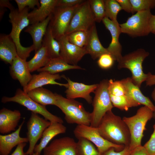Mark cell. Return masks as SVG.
Instances as JSON below:
<instances>
[{
    "mask_svg": "<svg viewBox=\"0 0 155 155\" xmlns=\"http://www.w3.org/2000/svg\"><path fill=\"white\" fill-rule=\"evenodd\" d=\"M97 128L100 135L109 142L125 146L129 145L131 136L127 126L120 117L112 111L106 113Z\"/></svg>",
    "mask_w": 155,
    "mask_h": 155,
    "instance_id": "1",
    "label": "cell"
},
{
    "mask_svg": "<svg viewBox=\"0 0 155 155\" xmlns=\"http://www.w3.org/2000/svg\"><path fill=\"white\" fill-rule=\"evenodd\" d=\"M29 9L28 7H26L20 12L14 8L10 10L9 15V21L12 25L11 30L9 34L16 45L18 56L25 60L29 57L30 53L34 50L33 45L24 47L22 45L20 42L21 31L30 24L28 18Z\"/></svg>",
    "mask_w": 155,
    "mask_h": 155,
    "instance_id": "2",
    "label": "cell"
},
{
    "mask_svg": "<svg viewBox=\"0 0 155 155\" xmlns=\"http://www.w3.org/2000/svg\"><path fill=\"white\" fill-rule=\"evenodd\" d=\"M56 106L64 114L65 119L69 124L90 126L91 113L86 111L82 104L74 99H69L55 93Z\"/></svg>",
    "mask_w": 155,
    "mask_h": 155,
    "instance_id": "3",
    "label": "cell"
},
{
    "mask_svg": "<svg viewBox=\"0 0 155 155\" xmlns=\"http://www.w3.org/2000/svg\"><path fill=\"white\" fill-rule=\"evenodd\" d=\"M153 112L148 107L144 106L139 108L134 115L122 118L130 133L131 142L129 147L131 150L142 145L141 141L146 125L153 117Z\"/></svg>",
    "mask_w": 155,
    "mask_h": 155,
    "instance_id": "4",
    "label": "cell"
},
{
    "mask_svg": "<svg viewBox=\"0 0 155 155\" xmlns=\"http://www.w3.org/2000/svg\"><path fill=\"white\" fill-rule=\"evenodd\" d=\"M149 55L148 52L140 48L123 56L118 62V68L129 69L132 74V82L139 88L148 77V73H145L143 71L142 64Z\"/></svg>",
    "mask_w": 155,
    "mask_h": 155,
    "instance_id": "5",
    "label": "cell"
},
{
    "mask_svg": "<svg viewBox=\"0 0 155 155\" xmlns=\"http://www.w3.org/2000/svg\"><path fill=\"white\" fill-rule=\"evenodd\" d=\"M108 80H103L99 84L95 91L92 101L93 110L91 113L90 126L97 127L102 118L108 111L114 107L108 90Z\"/></svg>",
    "mask_w": 155,
    "mask_h": 155,
    "instance_id": "6",
    "label": "cell"
},
{
    "mask_svg": "<svg viewBox=\"0 0 155 155\" xmlns=\"http://www.w3.org/2000/svg\"><path fill=\"white\" fill-rule=\"evenodd\" d=\"M152 15L150 10L137 12L120 24L121 33L133 38L148 35L150 33V21Z\"/></svg>",
    "mask_w": 155,
    "mask_h": 155,
    "instance_id": "7",
    "label": "cell"
},
{
    "mask_svg": "<svg viewBox=\"0 0 155 155\" xmlns=\"http://www.w3.org/2000/svg\"><path fill=\"white\" fill-rule=\"evenodd\" d=\"M1 102L4 103L9 102L17 103L25 106L31 112L41 115L51 123L58 122L62 123H63L61 118L51 113L47 110L45 106L34 101L29 97L27 93L20 88L17 89L15 95L13 97H3Z\"/></svg>",
    "mask_w": 155,
    "mask_h": 155,
    "instance_id": "8",
    "label": "cell"
},
{
    "mask_svg": "<svg viewBox=\"0 0 155 155\" xmlns=\"http://www.w3.org/2000/svg\"><path fill=\"white\" fill-rule=\"evenodd\" d=\"M76 137L86 138L96 146L99 152L104 154L109 150L114 148L119 152L124 149L125 146L112 143L103 138L100 134L97 127L84 125H78L73 130Z\"/></svg>",
    "mask_w": 155,
    "mask_h": 155,
    "instance_id": "9",
    "label": "cell"
},
{
    "mask_svg": "<svg viewBox=\"0 0 155 155\" xmlns=\"http://www.w3.org/2000/svg\"><path fill=\"white\" fill-rule=\"evenodd\" d=\"M95 22L89 1L85 0L75 10L65 35L77 31H89Z\"/></svg>",
    "mask_w": 155,
    "mask_h": 155,
    "instance_id": "10",
    "label": "cell"
},
{
    "mask_svg": "<svg viewBox=\"0 0 155 155\" xmlns=\"http://www.w3.org/2000/svg\"><path fill=\"white\" fill-rule=\"evenodd\" d=\"M80 4L69 8L56 7L55 9L49 24L57 40L65 36L73 14Z\"/></svg>",
    "mask_w": 155,
    "mask_h": 155,
    "instance_id": "11",
    "label": "cell"
},
{
    "mask_svg": "<svg viewBox=\"0 0 155 155\" xmlns=\"http://www.w3.org/2000/svg\"><path fill=\"white\" fill-rule=\"evenodd\" d=\"M51 123L50 121L40 117L38 114L31 112L27 123V137L29 146L25 152L26 155H32L34 153L37 142L42 138L44 131Z\"/></svg>",
    "mask_w": 155,
    "mask_h": 155,
    "instance_id": "12",
    "label": "cell"
},
{
    "mask_svg": "<svg viewBox=\"0 0 155 155\" xmlns=\"http://www.w3.org/2000/svg\"><path fill=\"white\" fill-rule=\"evenodd\" d=\"M76 143L69 137L55 139L43 149V155H76Z\"/></svg>",
    "mask_w": 155,
    "mask_h": 155,
    "instance_id": "13",
    "label": "cell"
},
{
    "mask_svg": "<svg viewBox=\"0 0 155 155\" xmlns=\"http://www.w3.org/2000/svg\"><path fill=\"white\" fill-rule=\"evenodd\" d=\"M58 41L60 44V57L70 65H77L84 56L88 54L84 47H80L71 43L65 36Z\"/></svg>",
    "mask_w": 155,
    "mask_h": 155,
    "instance_id": "14",
    "label": "cell"
},
{
    "mask_svg": "<svg viewBox=\"0 0 155 155\" xmlns=\"http://www.w3.org/2000/svg\"><path fill=\"white\" fill-rule=\"evenodd\" d=\"M102 21L106 28L110 32L111 36V42L106 49L115 61L118 62L123 56L122 46L119 41V36L121 33L120 24L118 22H114L106 17Z\"/></svg>",
    "mask_w": 155,
    "mask_h": 155,
    "instance_id": "15",
    "label": "cell"
},
{
    "mask_svg": "<svg viewBox=\"0 0 155 155\" xmlns=\"http://www.w3.org/2000/svg\"><path fill=\"white\" fill-rule=\"evenodd\" d=\"M63 78L67 80L68 84L65 91L67 98L74 99L77 98H82L88 103H92V98L90 94L94 92L98 84L86 85L72 81L64 75Z\"/></svg>",
    "mask_w": 155,
    "mask_h": 155,
    "instance_id": "16",
    "label": "cell"
},
{
    "mask_svg": "<svg viewBox=\"0 0 155 155\" xmlns=\"http://www.w3.org/2000/svg\"><path fill=\"white\" fill-rule=\"evenodd\" d=\"M64 76V75H60L58 73L52 74L45 71L40 72L38 74L32 75L31 80L28 84L23 88V90L27 93L33 89L48 84L56 85L67 88L68 86L67 83H60L56 81V80L63 78Z\"/></svg>",
    "mask_w": 155,
    "mask_h": 155,
    "instance_id": "17",
    "label": "cell"
},
{
    "mask_svg": "<svg viewBox=\"0 0 155 155\" xmlns=\"http://www.w3.org/2000/svg\"><path fill=\"white\" fill-rule=\"evenodd\" d=\"M9 71L12 78L18 80L23 88L28 84L32 77L26 60L18 56L11 65Z\"/></svg>",
    "mask_w": 155,
    "mask_h": 155,
    "instance_id": "18",
    "label": "cell"
},
{
    "mask_svg": "<svg viewBox=\"0 0 155 155\" xmlns=\"http://www.w3.org/2000/svg\"><path fill=\"white\" fill-rule=\"evenodd\" d=\"M25 122L24 119L13 133L6 135H0V155H8L12 149L22 143L28 142V138L21 137L20 133Z\"/></svg>",
    "mask_w": 155,
    "mask_h": 155,
    "instance_id": "19",
    "label": "cell"
},
{
    "mask_svg": "<svg viewBox=\"0 0 155 155\" xmlns=\"http://www.w3.org/2000/svg\"><path fill=\"white\" fill-rule=\"evenodd\" d=\"M21 118L19 111L3 108L0 111V133L4 134L16 131Z\"/></svg>",
    "mask_w": 155,
    "mask_h": 155,
    "instance_id": "20",
    "label": "cell"
},
{
    "mask_svg": "<svg viewBox=\"0 0 155 155\" xmlns=\"http://www.w3.org/2000/svg\"><path fill=\"white\" fill-rule=\"evenodd\" d=\"M57 0H39L40 7L29 13L30 24L41 22L51 15L56 7Z\"/></svg>",
    "mask_w": 155,
    "mask_h": 155,
    "instance_id": "21",
    "label": "cell"
},
{
    "mask_svg": "<svg viewBox=\"0 0 155 155\" xmlns=\"http://www.w3.org/2000/svg\"><path fill=\"white\" fill-rule=\"evenodd\" d=\"M121 80L125 88L126 94L140 105H144L149 108L153 112L155 111V106L148 97L143 94L140 88L133 83L131 78L127 77Z\"/></svg>",
    "mask_w": 155,
    "mask_h": 155,
    "instance_id": "22",
    "label": "cell"
},
{
    "mask_svg": "<svg viewBox=\"0 0 155 155\" xmlns=\"http://www.w3.org/2000/svg\"><path fill=\"white\" fill-rule=\"evenodd\" d=\"M51 17V14L41 22L29 26L24 31L31 35L35 53L42 46L43 38L46 32Z\"/></svg>",
    "mask_w": 155,
    "mask_h": 155,
    "instance_id": "23",
    "label": "cell"
},
{
    "mask_svg": "<svg viewBox=\"0 0 155 155\" xmlns=\"http://www.w3.org/2000/svg\"><path fill=\"white\" fill-rule=\"evenodd\" d=\"M16 45L9 34L0 35V58L5 63L12 64L18 56Z\"/></svg>",
    "mask_w": 155,
    "mask_h": 155,
    "instance_id": "24",
    "label": "cell"
},
{
    "mask_svg": "<svg viewBox=\"0 0 155 155\" xmlns=\"http://www.w3.org/2000/svg\"><path fill=\"white\" fill-rule=\"evenodd\" d=\"M66 130V127L63 123H51V125L44 131L40 142L35 146L34 152H37L40 155L42 150L47 146L53 138L58 134L65 133Z\"/></svg>",
    "mask_w": 155,
    "mask_h": 155,
    "instance_id": "25",
    "label": "cell"
},
{
    "mask_svg": "<svg viewBox=\"0 0 155 155\" xmlns=\"http://www.w3.org/2000/svg\"><path fill=\"white\" fill-rule=\"evenodd\" d=\"M84 47L88 54L90 55L94 60L98 58L104 54L109 53L106 48L103 46L99 40L95 24L90 30L87 43Z\"/></svg>",
    "mask_w": 155,
    "mask_h": 155,
    "instance_id": "26",
    "label": "cell"
},
{
    "mask_svg": "<svg viewBox=\"0 0 155 155\" xmlns=\"http://www.w3.org/2000/svg\"><path fill=\"white\" fill-rule=\"evenodd\" d=\"M72 69H84L78 65H73L68 64L60 57L56 58L49 59L45 65L37 71L39 72L45 71L52 74H56L61 72Z\"/></svg>",
    "mask_w": 155,
    "mask_h": 155,
    "instance_id": "27",
    "label": "cell"
},
{
    "mask_svg": "<svg viewBox=\"0 0 155 155\" xmlns=\"http://www.w3.org/2000/svg\"><path fill=\"white\" fill-rule=\"evenodd\" d=\"M29 97L34 101L44 106L49 105L56 106V96L49 90L42 87L33 89L27 93Z\"/></svg>",
    "mask_w": 155,
    "mask_h": 155,
    "instance_id": "28",
    "label": "cell"
},
{
    "mask_svg": "<svg viewBox=\"0 0 155 155\" xmlns=\"http://www.w3.org/2000/svg\"><path fill=\"white\" fill-rule=\"evenodd\" d=\"M42 44L46 48L49 58H54L60 57V42L53 36L49 24L43 38Z\"/></svg>",
    "mask_w": 155,
    "mask_h": 155,
    "instance_id": "29",
    "label": "cell"
},
{
    "mask_svg": "<svg viewBox=\"0 0 155 155\" xmlns=\"http://www.w3.org/2000/svg\"><path fill=\"white\" fill-rule=\"evenodd\" d=\"M49 59L46 48L42 44L41 47L35 53L33 58L27 61L30 72L37 71L44 67Z\"/></svg>",
    "mask_w": 155,
    "mask_h": 155,
    "instance_id": "30",
    "label": "cell"
},
{
    "mask_svg": "<svg viewBox=\"0 0 155 155\" xmlns=\"http://www.w3.org/2000/svg\"><path fill=\"white\" fill-rule=\"evenodd\" d=\"M76 143V155H105L99 151L94 145L84 138H78Z\"/></svg>",
    "mask_w": 155,
    "mask_h": 155,
    "instance_id": "31",
    "label": "cell"
},
{
    "mask_svg": "<svg viewBox=\"0 0 155 155\" xmlns=\"http://www.w3.org/2000/svg\"><path fill=\"white\" fill-rule=\"evenodd\" d=\"M110 96L113 107L121 110L127 111L130 108L140 105L126 94L117 96L110 95Z\"/></svg>",
    "mask_w": 155,
    "mask_h": 155,
    "instance_id": "32",
    "label": "cell"
},
{
    "mask_svg": "<svg viewBox=\"0 0 155 155\" xmlns=\"http://www.w3.org/2000/svg\"><path fill=\"white\" fill-rule=\"evenodd\" d=\"M89 31L90 30L77 31L66 34L65 36L70 42L83 48L87 44Z\"/></svg>",
    "mask_w": 155,
    "mask_h": 155,
    "instance_id": "33",
    "label": "cell"
},
{
    "mask_svg": "<svg viewBox=\"0 0 155 155\" xmlns=\"http://www.w3.org/2000/svg\"><path fill=\"white\" fill-rule=\"evenodd\" d=\"M95 22H100L106 17L104 1L89 0Z\"/></svg>",
    "mask_w": 155,
    "mask_h": 155,
    "instance_id": "34",
    "label": "cell"
},
{
    "mask_svg": "<svg viewBox=\"0 0 155 155\" xmlns=\"http://www.w3.org/2000/svg\"><path fill=\"white\" fill-rule=\"evenodd\" d=\"M104 1L105 16L115 22H118L117 16L119 12L122 10L116 0Z\"/></svg>",
    "mask_w": 155,
    "mask_h": 155,
    "instance_id": "35",
    "label": "cell"
},
{
    "mask_svg": "<svg viewBox=\"0 0 155 155\" xmlns=\"http://www.w3.org/2000/svg\"><path fill=\"white\" fill-rule=\"evenodd\" d=\"M133 12L150 10L155 8V0H130Z\"/></svg>",
    "mask_w": 155,
    "mask_h": 155,
    "instance_id": "36",
    "label": "cell"
},
{
    "mask_svg": "<svg viewBox=\"0 0 155 155\" xmlns=\"http://www.w3.org/2000/svg\"><path fill=\"white\" fill-rule=\"evenodd\" d=\"M108 90L110 95L117 96L126 94L125 88L121 80H108Z\"/></svg>",
    "mask_w": 155,
    "mask_h": 155,
    "instance_id": "37",
    "label": "cell"
},
{
    "mask_svg": "<svg viewBox=\"0 0 155 155\" xmlns=\"http://www.w3.org/2000/svg\"><path fill=\"white\" fill-rule=\"evenodd\" d=\"M115 61L112 56L108 53L104 54L99 58L97 63L100 68L104 69H107L113 66Z\"/></svg>",
    "mask_w": 155,
    "mask_h": 155,
    "instance_id": "38",
    "label": "cell"
},
{
    "mask_svg": "<svg viewBox=\"0 0 155 155\" xmlns=\"http://www.w3.org/2000/svg\"><path fill=\"white\" fill-rule=\"evenodd\" d=\"M18 7V10L21 11L25 8L28 7L30 9L34 8L36 6L39 7L40 5L38 0H15Z\"/></svg>",
    "mask_w": 155,
    "mask_h": 155,
    "instance_id": "39",
    "label": "cell"
},
{
    "mask_svg": "<svg viewBox=\"0 0 155 155\" xmlns=\"http://www.w3.org/2000/svg\"><path fill=\"white\" fill-rule=\"evenodd\" d=\"M150 138L143 146L149 155H155V123Z\"/></svg>",
    "mask_w": 155,
    "mask_h": 155,
    "instance_id": "40",
    "label": "cell"
},
{
    "mask_svg": "<svg viewBox=\"0 0 155 155\" xmlns=\"http://www.w3.org/2000/svg\"><path fill=\"white\" fill-rule=\"evenodd\" d=\"M85 1L83 0H58L56 7L62 8L71 7L82 3Z\"/></svg>",
    "mask_w": 155,
    "mask_h": 155,
    "instance_id": "41",
    "label": "cell"
},
{
    "mask_svg": "<svg viewBox=\"0 0 155 155\" xmlns=\"http://www.w3.org/2000/svg\"><path fill=\"white\" fill-rule=\"evenodd\" d=\"M132 150L130 148L129 146H125L123 149L119 152L116 151L114 148H111L106 152L104 154L105 155H130Z\"/></svg>",
    "mask_w": 155,
    "mask_h": 155,
    "instance_id": "42",
    "label": "cell"
},
{
    "mask_svg": "<svg viewBox=\"0 0 155 155\" xmlns=\"http://www.w3.org/2000/svg\"><path fill=\"white\" fill-rule=\"evenodd\" d=\"M122 10L128 13H133L132 5L130 0H116Z\"/></svg>",
    "mask_w": 155,
    "mask_h": 155,
    "instance_id": "43",
    "label": "cell"
},
{
    "mask_svg": "<svg viewBox=\"0 0 155 155\" xmlns=\"http://www.w3.org/2000/svg\"><path fill=\"white\" fill-rule=\"evenodd\" d=\"M130 155H149L144 146L137 147L133 149Z\"/></svg>",
    "mask_w": 155,
    "mask_h": 155,
    "instance_id": "44",
    "label": "cell"
},
{
    "mask_svg": "<svg viewBox=\"0 0 155 155\" xmlns=\"http://www.w3.org/2000/svg\"><path fill=\"white\" fill-rule=\"evenodd\" d=\"M26 145V143L19 144L13 152L10 155H26L24 151V149Z\"/></svg>",
    "mask_w": 155,
    "mask_h": 155,
    "instance_id": "45",
    "label": "cell"
},
{
    "mask_svg": "<svg viewBox=\"0 0 155 155\" xmlns=\"http://www.w3.org/2000/svg\"><path fill=\"white\" fill-rule=\"evenodd\" d=\"M148 73V77L146 81V85L151 86L155 85V74H152L150 72Z\"/></svg>",
    "mask_w": 155,
    "mask_h": 155,
    "instance_id": "46",
    "label": "cell"
},
{
    "mask_svg": "<svg viewBox=\"0 0 155 155\" xmlns=\"http://www.w3.org/2000/svg\"><path fill=\"white\" fill-rule=\"evenodd\" d=\"M0 7L7 8L10 10L14 8V7L11 4L9 0H0Z\"/></svg>",
    "mask_w": 155,
    "mask_h": 155,
    "instance_id": "47",
    "label": "cell"
},
{
    "mask_svg": "<svg viewBox=\"0 0 155 155\" xmlns=\"http://www.w3.org/2000/svg\"><path fill=\"white\" fill-rule=\"evenodd\" d=\"M150 33L155 35V15L152 14L150 21Z\"/></svg>",
    "mask_w": 155,
    "mask_h": 155,
    "instance_id": "48",
    "label": "cell"
},
{
    "mask_svg": "<svg viewBox=\"0 0 155 155\" xmlns=\"http://www.w3.org/2000/svg\"><path fill=\"white\" fill-rule=\"evenodd\" d=\"M6 9L5 8L0 7V18L1 20L6 11Z\"/></svg>",
    "mask_w": 155,
    "mask_h": 155,
    "instance_id": "49",
    "label": "cell"
},
{
    "mask_svg": "<svg viewBox=\"0 0 155 155\" xmlns=\"http://www.w3.org/2000/svg\"><path fill=\"white\" fill-rule=\"evenodd\" d=\"M151 96L153 100L155 102V88L152 92Z\"/></svg>",
    "mask_w": 155,
    "mask_h": 155,
    "instance_id": "50",
    "label": "cell"
},
{
    "mask_svg": "<svg viewBox=\"0 0 155 155\" xmlns=\"http://www.w3.org/2000/svg\"><path fill=\"white\" fill-rule=\"evenodd\" d=\"M32 155H40L37 152H34V153Z\"/></svg>",
    "mask_w": 155,
    "mask_h": 155,
    "instance_id": "51",
    "label": "cell"
},
{
    "mask_svg": "<svg viewBox=\"0 0 155 155\" xmlns=\"http://www.w3.org/2000/svg\"><path fill=\"white\" fill-rule=\"evenodd\" d=\"M153 118L155 119V111L153 112Z\"/></svg>",
    "mask_w": 155,
    "mask_h": 155,
    "instance_id": "52",
    "label": "cell"
}]
</instances>
